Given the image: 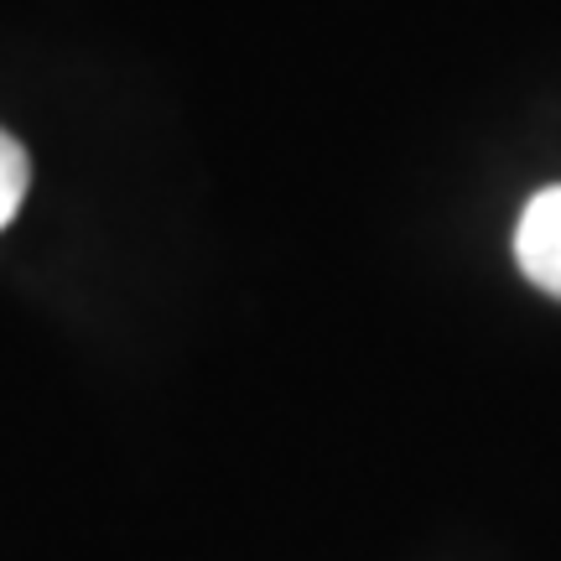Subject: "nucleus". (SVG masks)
Masks as SVG:
<instances>
[{
  "label": "nucleus",
  "mask_w": 561,
  "mask_h": 561,
  "mask_svg": "<svg viewBox=\"0 0 561 561\" xmlns=\"http://www.w3.org/2000/svg\"><path fill=\"white\" fill-rule=\"evenodd\" d=\"M515 261L530 286H541L546 297H561V187H546L525 203L520 229H515Z\"/></svg>",
  "instance_id": "obj_1"
},
{
  "label": "nucleus",
  "mask_w": 561,
  "mask_h": 561,
  "mask_svg": "<svg viewBox=\"0 0 561 561\" xmlns=\"http://www.w3.org/2000/svg\"><path fill=\"white\" fill-rule=\"evenodd\" d=\"M26 182H32V161H26L16 136L0 130V229L16 219L21 198H26Z\"/></svg>",
  "instance_id": "obj_2"
}]
</instances>
